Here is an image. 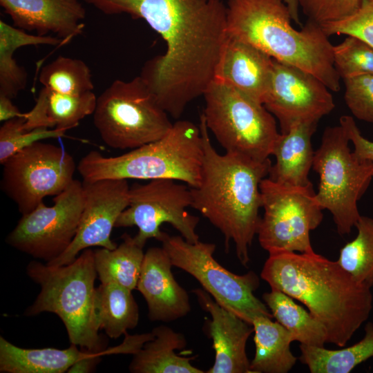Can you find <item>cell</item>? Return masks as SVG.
<instances>
[{"label": "cell", "mask_w": 373, "mask_h": 373, "mask_svg": "<svg viewBox=\"0 0 373 373\" xmlns=\"http://www.w3.org/2000/svg\"><path fill=\"white\" fill-rule=\"evenodd\" d=\"M105 15L144 19L166 44L148 60L140 77L162 108L179 118L204 95L228 37L227 7L221 0H82Z\"/></svg>", "instance_id": "1"}, {"label": "cell", "mask_w": 373, "mask_h": 373, "mask_svg": "<svg viewBox=\"0 0 373 373\" xmlns=\"http://www.w3.org/2000/svg\"><path fill=\"white\" fill-rule=\"evenodd\" d=\"M260 277L271 289L305 305L325 327L327 343L338 347L346 345L372 309L371 288L315 251L270 253Z\"/></svg>", "instance_id": "2"}, {"label": "cell", "mask_w": 373, "mask_h": 373, "mask_svg": "<svg viewBox=\"0 0 373 373\" xmlns=\"http://www.w3.org/2000/svg\"><path fill=\"white\" fill-rule=\"evenodd\" d=\"M200 128L203 142V162L199 184L191 188V207L220 231L227 248L235 246L242 266L250 260L249 248L257 234L262 208L260 184L269 174L271 160L258 161L225 152L213 146L203 115Z\"/></svg>", "instance_id": "3"}, {"label": "cell", "mask_w": 373, "mask_h": 373, "mask_svg": "<svg viewBox=\"0 0 373 373\" xmlns=\"http://www.w3.org/2000/svg\"><path fill=\"white\" fill-rule=\"evenodd\" d=\"M227 32L272 59L305 70L330 90L339 91L340 80L333 45L322 27L311 21L296 30L282 0H228Z\"/></svg>", "instance_id": "4"}, {"label": "cell", "mask_w": 373, "mask_h": 373, "mask_svg": "<svg viewBox=\"0 0 373 373\" xmlns=\"http://www.w3.org/2000/svg\"><path fill=\"white\" fill-rule=\"evenodd\" d=\"M203 142L200 126L178 120L161 138L124 154L105 157L90 151L77 170L84 182L103 179H170L196 187L200 181Z\"/></svg>", "instance_id": "5"}, {"label": "cell", "mask_w": 373, "mask_h": 373, "mask_svg": "<svg viewBox=\"0 0 373 373\" xmlns=\"http://www.w3.org/2000/svg\"><path fill=\"white\" fill-rule=\"evenodd\" d=\"M26 273L41 290L24 315L54 313L64 323L70 343L93 352L106 350V343L99 334L95 312L97 274L93 250H83L73 262L64 265L31 261Z\"/></svg>", "instance_id": "6"}, {"label": "cell", "mask_w": 373, "mask_h": 373, "mask_svg": "<svg viewBox=\"0 0 373 373\" xmlns=\"http://www.w3.org/2000/svg\"><path fill=\"white\" fill-rule=\"evenodd\" d=\"M93 115L102 140L115 149L132 150L154 142L173 126L140 75L113 82L97 97Z\"/></svg>", "instance_id": "7"}, {"label": "cell", "mask_w": 373, "mask_h": 373, "mask_svg": "<svg viewBox=\"0 0 373 373\" xmlns=\"http://www.w3.org/2000/svg\"><path fill=\"white\" fill-rule=\"evenodd\" d=\"M350 142L340 124L326 128L312 165L319 175L316 200L332 213L341 236L350 233L360 218L357 203L373 178V162L358 158Z\"/></svg>", "instance_id": "8"}, {"label": "cell", "mask_w": 373, "mask_h": 373, "mask_svg": "<svg viewBox=\"0 0 373 373\" xmlns=\"http://www.w3.org/2000/svg\"><path fill=\"white\" fill-rule=\"evenodd\" d=\"M203 96L206 126L225 152L258 161L269 159L280 133L263 104L216 80Z\"/></svg>", "instance_id": "9"}, {"label": "cell", "mask_w": 373, "mask_h": 373, "mask_svg": "<svg viewBox=\"0 0 373 373\" xmlns=\"http://www.w3.org/2000/svg\"><path fill=\"white\" fill-rule=\"evenodd\" d=\"M159 241L173 266L194 277L219 305L251 325L257 316L273 318L266 304L254 295L260 285L258 275L253 271L238 275L225 269L213 257V243H191L166 232Z\"/></svg>", "instance_id": "10"}, {"label": "cell", "mask_w": 373, "mask_h": 373, "mask_svg": "<svg viewBox=\"0 0 373 373\" xmlns=\"http://www.w3.org/2000/svg\"><path fill=\"white\" fill-rule=\"evenodd\" d=\"M260 188L264 213L256 235L260 246L269 254L314 252L309 233L321 223L323 215L313 186L284 185L267 178Z\"/></svg>", "instance_id": "11"}, {"label": "cell", "mask_w": 373, "mask_h": 373, "mask_svg": "<svg viewBox=\"0 0 373 373\" xmlns=\"http://www.w3.org/2000/svg\"><path fill=\"white\" fill-rule=\"evenodd\" d=\"M191 189L170 179L149 180L146 184L135 183L129 189V204L120 214L115 227L135 226L138 232L135 241L144 247L150 238L160 240L163 231L160 227L170 224L186 241H199L196 227L199 218L191 214Z\"/></svg>", "instance_id": "12"}, {"label": "cell", "mask_w": 373, "mask_h": 373, "mask_svg": "<svg viewBox=\"0 0 373 373\" xmlns=\"http://www.w3.org/2000/svg\"><path fill=\"white\" fill-rule=\"evenodd\" d=\"M1 187L22 215L43 199L64 191L74 180L73 157L60 147L37 142L18 151L3 164Z\"/></svg>", "instance_id": "13"}, {"label": "cell", "mask_w": 373, "mask_h": 373, "mask_svg": "<svg viewBox=\"0 0 373 373\" xmlns=\"http://www.w3.org/2000/svg\"><path fill=\"white\" fill-rule=\"evenodd\" d=\"M52 200V206L41 202L22 215L6 239L15 249L46 263L62 254L76 235L84 206L83 182L74 179Z\"/></svg>", "instance_id": "14"}, {"label": "cell", "mask_w": 373, "mask_h": 373, "mask_svg": "<svg viewBox=\"0 0 373 373\" xmlns=\"http://www.w3.org/2000/svg\"><path fill=\"white\" fill-rule=\"evenodd\" d=\"M329 89L316 77L273 59L269 87L263 105L279 122L280 133L295 124L318 122L334 108Z\"/></svg>", "instance_id": "15"}, {"label": "cell", "mask_w": 373, "mask_h": 373, "mask_svg": "<svg viewBox=\"0 0 373 373\" xmlns=\"http://www.w3.org/2000/svg\"><path fill=\"white\" fill-rule=\"evenodd\" d=\"M85 200L76 235L68 249L55 260L51 266L70 263L83 250L91 247L114 249L117 245L111 234L117 220L129 204L127 180L103 179L83 182Z\"/></svg>", "instance_id": "16"}, {"label": "cell", "mask_w": 373, "mask_h": 373, "mask_svg": "<svg viewBox=\"0 0 373 373\" xmlns=\"http://www.w3.org/2000/svg\"><path fill=\"white\" fill-rule=\"evenodd\" d=\"M201 307L209 313L207 324L213 341L215 361L207 373H251L246 345L254 327L240 316L219 305L203 288L194 289Z\"/></svg>", "instance_id": "17"}, {"label": "cell", "mask_w": 373, "mask_h": 373, "mask_svg": "<svg viewBox=\"0 0 373 373\" xmlns=\"http://www.w3.org/2000/svg\"><path fill=\"white\" fill-rule=\"evenodd\" d=\"M172 266L162 247H150L144 254L136 289L146 300L151 321L169 323L191 312L189 294L175 279Z\"/></svg>", "instance_id": "18"}, {"label": "cell", "mask_w": 373, "mask_h": 373, "mask_svg": "<svg viewBox=\"0 0 373 373\" xmlns=\"http://www.w3.org/2000/svg\"><path fill=\"white\" fill-rule=\"evenodd\" d=\"M13 26L37 35L54 33L68 42L83 32L86 9L80 0H0Z\"/></svg>", "instance_id": "19"}, {"label": "cell", "mask_w": 373, "mask_h": 373, "mask_svg": "<svg viewBox=\"0 0 373 373\" xmlns=\"http://www.w3.org/2000/svg\"><path fill=\"white\" fill-rule=\"evenodd\" d=\"M273 59L243 41L228 35L213 80L263 104L271 81Z\"/></svg>", "instance_id": "20"}, {"label": "cell", "mask_w": 373, "mask_h": 373, "mask_svg": "<svg viewBox=\"0 0 373 373\" xmlns=\"http://www.w3.org/2000/svg\"><path fill=\"white\" fill-rule=\"evenodd\" d=\"M317 124L318 122L296 123L287 133H280L271 152L276 162L270 167L268 178L284 185H312L308 175L314 157L312 137Z\"/></svg>", "instance_id": "21"}, {"label": "cell", "mask_w": 373, "mask_h": 373, "mask_svg": "<svg viewBox=\"0 0 373 373\" xmlns=\"http://www.w3.org/2000/svg\"><path fill=\"white\" fill-rule=\"evenodd\" d=\"M97 97L93 91L81 95L63 94L48 88L39 90L32 108L23 113V128H59L68 131L93 114Z\"/></svg>", "instance_id": "22"}, {"label": "cell", "mask_w": 373, "mask_h": 373, "mask_svg": "<svg viewBox=\"0 0 373 373\" xmlns=\"http://www.w3.org/2000/svg\"><path fill=\"white\" fill-rule=\"evenodd\" d=\"M153 338L146 341L133 354L128 370L133 373H204L193 366L191 361L196 358L184 357L175 353L187 345L184 335L172 328L160 325L152 331Z\"/></svg>", "instance_id": "23"}, {"label": "cell", "mask_w": 373, "mask_h": 373, "mask_svg": "<svg viewBox=\"0 0 373 373\" xmlns=\"http://www.w3.org/2000/svg\"><path fill=\"white\" fill-rule=\"evenodd\" d=\"M70 343L66 349L22 348L0 336L1 373H64L94 353Z\"/></svg>", "instance_id": "24"}, {"label": "cell", "mask_w": 373, "mask_h": 373, "mask_svg": "<svg viewBox=\"0 0 373 373\" xmlns=\"http://www.w3.org/2000/svg\"><path fill=\"white\" fill-rule=\"evenodd\" d=\"M272 318L257 316L252 321L256 347L250 362L251 373H287L296 363L290 350V332Z\"/></svg>", "instance_id": "25"}, {"label": "cell", "mask_w": 373, "mask_h": 373, "mask_svg": "<svg viewBox=\"0 0 373 373\" xmlns=\"http://www.w3.org/2000/svg\"><path fill=\"white\" fill-rule=\"evenodd\" d=\"M63 44L64 41L57 37L30 35L0 20V95L12 99L26 87L27 72L13 57L18 48L26 46Z\"/></svg>", "instance_id": "26"}, {"label": "cell", "mask_w": 373, "mask_h": 373, "mask_svg": "<svg viewBox=\"0 0 373 373\" xmlns=\"http://www.w3.org/2000/svg\"><path fill=\"white\" fill-rule=\"evenodd\" d=\"M95 312L99 330L113 339L126 335L139 322L132 290L115 283H101L96 288Z\"/></svg>", "instance_id": "27"}, {"label": "cell", "mask_w": 373, "mask_h": 373, "mask_svg": "<svg viewBox=\"0 0 373 373\" xmlns=\"http://www.w3.org/2000/svg\"><path fill=\"white\" fill-rule=\"evenodd\" d=\"M114 249L94 250L95 266L101 283H115L133 290L137 288L144 257L143 247L128 234Z\"/></svg>", "instance_id": "28"}, {"label": "cell", "mask_w": 373, "mask_h": 373, "mask_svg": "<svg viewBox=\"0 0 373 373\" xmlns=\"http://www.w3.org/2000/svg\"><path fill=\"white\" fill-rule=\"evenodd\" d=\"M262 300L276 321L290 332L294 341L317 347H324L327 343L323 325L289 296L271 289L262 294Z\"/></svg>", "instance_id": "29"}, {"label": "cell", "mask_w": 373, "mask_h": 373, "mask_svg": "<svg viewBox=\"0 0 373 373\" xmlns=\"http://www.w3.org/2000/svg\"><path fill=\"white\" fill-rule=\"evenodd\" d=\"M299 360L311 373H349L373 357V323L365 327L363 338L352 346L339 350L300 345Z\"/></svg>", "instance_id": "30"}, {"label": "cell", "mask_w": 373, "mask_h": 373, "mask_svg": "<svg viewBox=\"0 0 373 373\" xmlns=\"http://www.w3.org/2000/svg\"><path fill=\"white\" fill-rule=\"evenodd\" d=\"M357 236L341 249L336 260L356 282L373 287V218L361 216Z\"/></svg>", "instance_id": "31"}, {"label": "cell", "mask_w": 373, "mask_h": 373, "mask_svg": "<svg viewBox=\"0 0 373 373\" xmlns=\"http://www.w3.org/2000/svg\"><path fill=\"white\" fill-rule=\"evenodd\" d=\"M39 81L44 87L67 95L93 91L91 70L82 59L59 55L43 66Z\"/></svg>", "instance_id": "32"}, {"label": "cell", "mask_w": 373, "mask_h": 373, "mask_svg": "<svg viewBox=\"0 0 373 373\" xmlns=\"http://www.w3.org/2000/svg\"><path fill=\"white\" fill-rule=\"evenodd\" d=\"M334 68L341 79L373 75V47L360 38L347 35L333 46Z\"/></svg>", "instance_id": "33"}, {"label": "cell", "mask_w": 373, "mask_h": 373, "mask_svg": "<svg viewBox=\"0 0 373 373\" xmlns=\"http://www.w3.org/2000/svg\"><path fill=\"white\" fill-rule=\"evenodd\" d=\"M23 117L3 122L0 128V163L3 164L18 151L34 143L49 138L66 137L67 131L59 128H37L30 131L23 128Z\"/></svg>", "instance_id": "34"}, {"label": "cell", "mask_w": 373, "mask_h": 373, "mask_svg": "<svg viewBox=\"0 0 373 373\" xmlns=\"http://www.w3.org/2000/svg\"><path fill=\"white\" fill-rule=\"evenodd\" d=\"M321 27L328 37L352 35L373 47V0H362L358 9L350 15Z\"/></svg>", "instance_id": "35"}, {"label": "cell", "mask_w": 373, "mask_h": 373, "mask_svg": "<svg viewBox=\"0 0 373 373\" xmlns=\"http://www.w3.org/2000/svg\"><path fill=\"white\" fill-rule=\"evenodd\" d=\"M343 81L345 102L352 115L373 124V75H361Z\"/></svg>", "instance_id": "36"}, {"label": "cell", "mask_w": 373, "mask_h": 373, "mask_svg": "<svg viewBox=\"0 0 373 373\" xmlns=\"http://www.w3.org/2000/svg\"><path fill=\"white\" fill-rule=\"evenodd\" d=\"M308 21L321 26L339 21L350 15L360 6L362 0H298Z\"/></svg>", "instance_id": "37"}, {"label": "cell", "mask_w": 373, "mask_h": 373, "mask_svg": "<svg viewBox=\"0 0 373 373\" xmlns=\"http://www.w3.org/2000/svg\"><path fill=\"white\" fill-rule=\"evenodd\" d=\"M340 125L345 129L354 149L353 153L361 160L373 162V142L364 137L351 116L343 115L339 119Z\"/></svg>", "instance_id": "38"}, {"label": "cell", "mask_w": 373, "mask_h": 373, "mask_svg": "<svg viewBox=\"0 0 373 373\" xmlns=\"http://www.w3.org/2000/svg\"><path fill=\"white\" fill-rule=\"evenodd\" d=\"M23 116V113H21L12 102V99L4 95H0L1 122H6L15 117H21Z\"/></svg>", "instance_id": "39"}, {"label": "cell", "mask_w": 373, "mask_h": 373, "mask_svg": "<svg viewBox=\"0 0 373 373\" xmlns=\"http://www.w3.org/2000/svg\"><path fill=\"white\" fill-rule=\"evenodd\" d=\"M288 7L291 20L300 25L299 3L298 0H282Z\"/></svg>", "instance_id": "40"}]
</instances>
